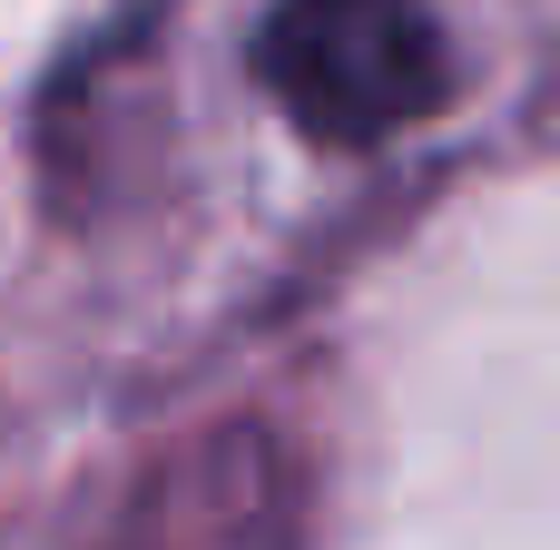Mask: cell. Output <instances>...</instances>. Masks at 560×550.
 <instances>
[{
	"label": "cell",
	"mask_w": 560,
	"mask_h": 550,
	"mask_svg": "<svg viewBox=\"0 0 560 550\" xmlns=\"http://www.w3.org/2000/svg\"><path fill=\"white\" fill-rule=\"evenodd\" d=\"M256 79L315 148H384L443 108L453 49L423 0H276Z\"/></svg>",
	"instance_id": "1"
}]
</instances>
